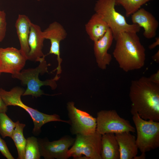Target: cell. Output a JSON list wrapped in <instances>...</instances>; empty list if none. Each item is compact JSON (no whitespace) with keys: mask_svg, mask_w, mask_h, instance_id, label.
Here are the masks:
<instances>
[{"mask_svg":"<svg viewBox=\"0 0 159 159\" xmlns=\"http://www.w3.org/2000/svg\"><path fill=\"white\" fill-rule=\"evenodd\" d=\"M132 115L137 132L136 141L138 149L142 153H145L158 148L159 122L145 120L137 112Z\"/></svg>","mask_w":159,"mask_h":159,"instance_id":"6","label":"cell"},{"mask_svg":"<svg viewBox=\"0 0 159 159\" xmlns=\"http://www.w3.org/2000/svg\"><path fill=\"white\" fill-rule=\"evenodd\" d=\"M6 14L4 11L0 12V42L4 38L6 31Z\"/></svg>","mask_w":159,"mask_h":159,"instance_id":"24","label":"cell"},{"mask_svg":"<svg viewBox=\"0 0 159 159\" xmlns=\"http://www.w3.org/2000/svg\"><path fill=\"white\" fill-rule=\"evenodd\" d=\"M159 45V37H157L155 38V41L149 45L148 47L149 49L151 50L155 48L157 46Z\"/></svg>","mask_w":159,"mask_h":159,"instance_id":"28","label":"cell"},{"mask_svg":"<svg viewBox=\"0 0 159 159\" xmlns=\"http://www.w3.org/2000/svg\"><path fill=\"white\" fill-rule=\"evenodd\" d=\"M15 127L11 138L14 141L17 149L18 159H24L25 148L26 143L23 135V131L25 125L19 121L15 122Z\"/></svg>","mask_w":159,"mask_h":159,"instance_id":"20","label":"cell"},{"mask_svg":"<svg viewBox=\"0 0 159 159\" xmlns=\"http://www.w3.org/2000/svg\"><path fill=\"white\" fill-rule=\"evenodd\" d=\"M1 72H0V75H1Z\"/></svg>","mask_w":159,"mask_h":159,"instance_id":"31","label":"cell"},{"mask_svg":"<svg viewBox=\"0 0 159 159\" xmlns=\"http://www.w3.org/2000/svg\"><path fill=\"white\" fill-rule=\"evenodd\" d=\"M101 148L102 159H120L119 147L115 134L102 135Z\"/></svg>","mask_w":159,"mask_h":159,"instance_id":"19","label":"cell"},{"mask_svg":"<svg viewBox=\"0 0 159 159\" xmlns=\"http://www.w3.org/2000/svg\"><path fill=\"white\" fill-rule=\"evenodd\" d=\"M120 152V159H132L136 155L138 148L135 136L125 132L115 134Z\"/></svg>","mask_w":159,"mask_h":159,"instance_id":"16","label":"cell"},{"mask_svg":"<svg viewBox=\"0 0 159 159\" xmlns=\"http://www.w3.org/2000/svg\"><path fill=\"white\" fill-rule=\"evenodd\" d=\"M37 0V1H39L40 0Z\"/></svg>","mask_w":159,"mask_h":159,"instance_id":"32","label":"cell"},{"mask_svg":"<svg viewBox=\"0 0 159 159\" xmlns=\"http://www.w3.org/2000/svg\"><path fill=\"white\" fill-rule=\"evenodd\" d=\"M152 59L157 63H158L159 62V51H158L153 56Z\"/></svg>","mask_w":159,"mask_h":159,"instance_id":"29","label":"cell"},{"mask_svg":"<svg viewBox=\"0 0 159 159\" xmlns=\"http://www.w3.org/2000/svg\"><path fill=\"white\" fill-rule=\"evenodd\" d=\"M42 34L45 39H49L50 42L51 46L48 54H59L60 42L67 35V32L62 25L59 22L54 21L42 31Z\"/></svg>","mask_w":159,"mask_h":159,"instance_id":"15","label":"cell"},{"mask_svg":"<svg viewBox=\"0 0 159 159\" xmlns=\"http://www.w3.org/2000/svg\"><path fill=\"white\" fill-rule=\"evenodd\" d=\"M145 153H142L139 156L136 155L133 159H144L145 158Z\"/></svg>","mask_w":159,"mask_h":159,"instance_id":"30","label":"cell"},{"mask_svg":"<svg viewBox=\"0 0 159 159\" xmlns=\"http://www.w3.org/2000/svg\"><path fill=\"white\" fill-rule=\"evenodd\" d=\"M115 40L112 54L120 68L128 72L140 69L144 66L145 49L137 33L121 32Z\"/></svg>","mask_w":159,"mask_h":159,"instance_id":"2","label":"cell"},{"mask_svg":"<svg viewBox=\"0 0 159 159\" xmlns=\"http://www.w3.org/2000/svg\"><path fill=\"white\" fill-rule=\"evenodd\" d=\"M96 119V130L102 135L107 133L134 132L136 131L130 122L121 117L115 110L99 111Z\"/></svg>","mask_w":159,"mask_h":159,"instance_id":"8","label":"cell"},{"mask_svg":"<svg viewBox=\"0 0 159 159\" xmlns=\"http://www.w3.org/2000/svg\"><path fill=\"white\" fill-rule=\"evenodd\" d=\"M31 23L27 16L24 14H19L15 24L20 45V50L27 59L30 50L28 39Z\"/></svg>","mask_w":159,"mask_h":159,"instance_id":"17","label":"cell"},{"mask_svg":"<svg viewBox=\"0 0 159 159\" xmlns=\"http://www.w3.org/2000/svg\"><path fill=\"white\" fill-rule=\"evenodd\" d=\"M45 59L40 62L38 66L35 68L22 70L20 72L11 75L12 78L20 80L22 84L26 85L27 88L22 96L31 95L37 97L45 95L41 87L43 86H49L52 90L57 87L56 81L57 79L54 77L44 81L40 80L39 75L48 72V66Z\"/></svg>","mask_w":159,"mask_h":159,"instance_id":"5","label":"cell"},{"mask_svg":"<svg viewBox=\"0 0 159 159\" xmlns=\"http://www.w3.org/2000/svg\"><path fill=\"white\" fill-rule=\"evenodd\" d=\"M0 152L7 159H14L9 151L5 142L0 137Z\"/></svg>","mask_w":159,"mask_h":159,"instance_id":"25","label":"cell"},{"mask_svg":"<svg viewBox=\"0 0 159 159\" xmlns=\"http://www.w3.org/2000/svg\"><path fill=\"white\" fill-rule=\"evenodd\" d=\"M131 16L132 24L143 28V35L145 38L150 39L155 36L159 24L151 13L141 8Z\"/></svg>","mask_w":159,"mask_h":159,"instance_id":"13","label":"cell"},{"mask_svg":"<svg viewBox=\"0 0 159 159\" xmlns=\"http://www.w3.org/2000/svg\"><path fill=\"white\" fill-rule=\"evenodd\" d=\"M41 156L37 139L33 136L28 138L25 148L24 159H39Z\"/></svg>","mask_w":159,"mask_h":159,"instance_id":"22","label":"cell"},{"mask_svg":"<svg viewBox=\"0 0 159 159\" xmlns=\"http://www.w3.org/2000/svg\"><path fill=\"white\" fill-rule=\"evenodd\" d=\"M7 107L3 101L0 93V113H6L8 109Z\"/></svg>","mask_w":159,"mask_h":159,"instance_id":"27","label":"cell"},{"mask_svg":"<svg viewBox=\"0 0 159 159\" xmlns=\"http://www.w3.org/2000/svg\"><path fill=\"white\" fill-rule=\"evenodd\" d=\"M41 156L45 159H67L68 152L73 145L75 138L65 135L59 140L50 142L47 140H38Z\"/></svg>","mask_w":159,"mask_h":159,"instance_id":"10","label":"cell"},{"mask_svg":"<svg viewBox=\"0 0 159 159\" xmlns=\"http://www.w3.org/2000/svg\"><path fill=\"white\" fill-rule=\"evenodd\" d=\"M68 115L72 135H89L96 131V118L87 112L77 109L73 102L67 104Z\"/></svg>","mask_w":159,"mask_h":159,"instance_id":"9","label":"cell"},{"mask_svg":"<svg viewBox=\"0 0 159 159\" xmlns=\"http://www.w3.org/2000/svg\"><path fill=\"white\" fill-rule=\"evenodd\" d=\"M42 31L40 26L31 23L28 39L30 50L28 60L39 62L45 59L46 55L42 52L45 39L42 35Z\"/></svg>","mask_w":159,"mask_h":159,"instance_id":"14","label":"cell"},{"mask_svg":"<svg viewBox=\"0 0 159 159\" xmlns=\"http://www.w3.org/2000/svg\"><path fill=\"white\" fill-rule=\"evenodd\" d=\"M116 0H97L94 10L107 22L112 31L115 40L118 35L124 32L137 33L140 27L137 24H129L125 17L115 9Z\"/></svg>","mask_w":159,"mask_h":159,"instance_id":"4","label":"cell"},{"mask_svg":"<svg viewBox=\"0 0 159 159\" xmlns=\"http://www.w3.org/2000/svg\"><path fill=\"white\" fill-rule=\"evenodd\" d=\"M102 135L96 130L89 135L77 134L74 142L69 149V158L76 159H102Z\"/></svg>","mask_w":159,"mask_h":159,"instance_id":"7","label":"cell"},{"mask_svg":"<svg viewBox=\"0 0 159 159\" xmlns=\"http://www.w3.org/2000/svg\"><path fill=\"white\" fill-rule=\"evenodd\" d=\"M129 97L131 114L137 112L145 120L159 121V85L142 77L131 82Z\"/></svg>","mask_w":159,"mask_h":159,"instance_id":"1","label":"cell"},{"mask_svg":"<svg viewBox=\"0 0 159 159\" xmlns=\"http://www.w3.org/2000/svg\"><path fill=\"white\" fill-rule=\"evenodd\" d=\"M153 0H116V5L121 6L125 11L126 17H128L138 10L142 6Z\"/></svg>","mask_w":159,"mask_h":159,"instance_id":"21","label":"cell"},{"mask_svg":"<svg viewBox=\"0 0 159 159\" xmlns=\"http://www.w3.org/2000/svg\"><path fill=\"white\" fill-rule=\"evenodd\" d=\"M114 39L111 29L109 28L105 35L98 40L94 42V51L96 61L99 68L106 69L112 59L111 55L108 52Z\"/></svg>","mask_w":159,"mask_h":159,"instance_id":"12","label":"cell"},{"mask_svg":"<svg viewBox=\"0 0 159 159\" xmlns=\"http://www.w3.org/2000/svg\"><path fill=\"white\" fill-rule=\"evenodd\" d=\"M148 77L149 80L152 82L159 85V70H158L156 73Z\"/></svg>","mask_w":159,"mask_h":159,"instance_id":"26","label":"cell"},{"mask_svg":"<svg viewBox=\"0 0 159 159\" xmlns=\"http://www.w3.org/2000/svg\"><path fill=\"white\" fill-rule=\"evenodd\" d=\"M24 90L19 87H15L9 91L0 88V93L2 98L6 105L17 106L25 110L29 115L33 121L34 127L33 132L39 134L41 132V128L45 124L52 121L62 122L69 124L68 120H62L58 115H48L39 111L26 105L21 99V97Z\"/></svg>","mask_w":159,"mask_h":159,"instance_id":"3","label":"cell"},{"mask_svg":"<svg viewBox=\"0 0 159 159\" xmlns=\"http://www.w3.org/2000/svg\"><path fill=\"white\" fill-rule=\"evenodd\" d=\"M85 28L87 34L93 42L103 37L110 28L107 22L96 13L92 16L85 24Z\"/></svg>","mask_w":159,"mask_h":159,"instance_id":"18","label":"cell"},{"mask_svg":"<svg viewBox=\"0 0 159 159\" xmlns=\"http://www.w3.org/2000/svg\"><path fill=\"white\" fill-rule=\"evenodd\" d=\"M27 58L20 49L11 47L0 48V71L12 74L20 72L25 66Z\"/></svg>","mask_w":159,"mask_h":159,"instance_id":"11","label":"cell"},{"mask_svg":"<svg viewBox=\"0 0 159 159\" xmlns=\"http://www.w3.org/2000/svg\"><path fill=\"white\" fill-rule=\"evenodd\" d=\"M15 125V122H13L5 112L0 113V134L3 138L11 137Z\"/></svg>","mask_w":159,"mask_h":159,"instance_id":"23","label":"cell"},{"mask_svg":"<svg viewBox=\"0 0 159 159\" xmlns=\"http://www.w3.org/2000/svg\"><path fill=\"white\" fill-rule=\"evenodd\" d=\"M1 10L0 9V12H1Z\"/></svg>","mask_w":159,"mask_h":159,"instance_id":"33","label":"cell"}]
</instances>
